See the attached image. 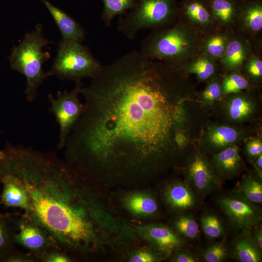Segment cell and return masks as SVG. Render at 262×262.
Returning a JSON list of instances; mask_svg holds the SVG:
<instances>
[{"instance_id": "1", "label": "cell", "mask_w": 262, "mask_h": 262, "mask_svg": "<svg viewBox=\"0 0 262 262\" xmlns=\"http://www.w3.org/2000/svg\"><path fill=\"white\" fill-rule=\"evenodd\" d=\"M180 69L132 50L101 65L81 87L83 110L66 161L88 175L144 173L176 148Z\"/></svg>"}, {"instance_id": "2", "label": "cell", "mask_w": 262, "mask_h": 262, "mask_svg": "<svg viewBox=\"0 0 262 262\" xmlns=\"http://www.w3.org/2000/svg\"><path fill=\"white\" fill-rule=\"evenodd\" d=\"M0 173L13 176L24 187L31 207L26 213L62 250H92L97 235L87 190L79 187L83 172L55 152L7 143L0 153Z\"/></svg>"}, {"instance_id": "3", "label": "cell", "mask_w": 262, "mask_h": 262, "mask_svg": "<svg viewBox=\"0 0 262 262\" xmlns=\"http://www.w3.org/2000/svg\"><path fill=\"white\" fill-rule=\"evenodd\" d=\"M201 44L195 29L178 22L153 30L141 41L139 51L148 59L180 69L199 54Z\"/></svg>"}, {"instance_id": "4", "label": "cell", "mask_w": 262, "mask_h": 262, "mask_svg": "<svg viewBox=\"0 0 262 262\" xmlns=\"http://www.w3.org/2000/svg\"><path fill=\"white\" fill-rule=\"evenodd\" d=\"M53 42L46 38L43 33V25L37 24L30 33H26L20 43L14 46L9 58L12 69L23 74L26 78L25 94L28 101L33 102L37 90L43 81L50 74L44 71L43 64L50 57L49 52L43 48Z\"/></svg>"}, {"instance_id": "5", "label": "cell", "mask_w": 262, "mask_h": 262, "mask_svg": "<svg viewBox=\"0 0 262 262\" xmlns=\"http://www.w3.org/2000/svg\"><path fill=\"white\" fill-rule=\"evenodd\" d=\"M178 0H136L131 9L119 16L117 30L131 40L142 30L170 25L178 17Z\"/></svg>"}, {"instance_id": "6", "label": "cell", "mask_w": 262, "mask_h": 262, "mask_svg": "<svg viewBox=\"0 0 262 262\" xmlns=\"http://www.w3.org/2000/svg\"><path fill=\"white\" fill-rule=\"evenodd\" d=\"M102 64L82 43L62 39L58 45L57 54L49 72L61 80L76 83L91 78Z\"/></svg>"}, {"instance_id": "7", "label": "cell", "mask_w": 262, "mask_h": 262, "mask_svg": "<svg viewBox=\"0 0 262 262\" xmlns=\"http://www.w3.org/2000/svg\"><path fill=\"white\" fill-rule=\"evenodd\" d=\"M82 87L81 82L76 83L75 87L69 91H59L56 98L51 94L48 96L50 110L59 125V149L64 147L67 138L83 112V103L79 98Z\"/></svg>"}, {"instance_id": "8", "label": "cell", "mask_w": 262, "mask_h": 262, "mask_svg": "<svg viewBox=\"0 0 262 262\" xmlns=\"http://www.w3.org/2000/svg\"><path fill=\"white\" fill-rule=\"evenodd\" d=\"M12 215L16 244L28 250L38 262L45 252L53 249H61L48 231L29 213L24 212Z\"/></svg>"}, {"instance_id": "9", "label": "cell", "mask_w": 262, "mask_h": 262, "mask_svg": "<svg viewBox=\"0 0 262 262\" xmlns=\"http://www.w3.org/2000/svg\"><path fill=\"white\" fill-rule=\"evenodd\" d=\"M218 202L231 223L237 229H250L261 221V212L256 204L238 195L222 197Z\"/></svg>"}, {"instance_id": "10", "label": "cell", "mask_w": 262, "mask_h": 262, "mask_svg": "<svg viewBox=\"0 0 262 262\" xmlns=\"http://www.w3.org/2000/svg\"><path fill=\"white\" fill-rule=\"evenodd\" d=\"M186 180L198 194L205 195L220 186V182L210 163L203 154H195L186 170Z\"/></svg>"}, {"instance_id": "11", "label": "cell", "mask_w": 262, "mask_h": 262, "mask_svg": "<svg viewBox=\"0 0 262 262\" xmlns=\"http://www.w3.org/2000/svg\"><path fill=\"white\" fill-rule=\"evenodd\" d=\"M0 183L2 190L0 196V204L7 208L23 210L25 213L30 211V202L24 187L13 176L0 173Z\"/></svg>"}, {"instance_id": "12", "label": "cell", "mask_w": 262, "mask_h": 262, "mask_svg": "<svg viewBox=\"0 0 262 262\" xmlns=\"http://www.w3.org/2000/svg\"><path fill=\"white\" fill-rule=\"evenodd\" d=\"M52 16L61 34L62 39L82 43L85 39L84 28L64 10L55 6L48 0H40Z\"/></svg>"}, {"instance_id": "13", "label": "cell", "mask_w": 262, "mask_h": 262, "mask_svg": "<svg viewBox=\"0 0 262 262\" xmlns=\"http://www.w3.org/2000/svg\"><path fill=\"white\" fill-rule=\"evenodd\" d=\"M178 14L181 19L202 28L213 21L207 0H181L178 3Z\"/></svg>"}, {"instance_id": "14", "label": "cell", "mask_w": 262, "mask_h": 262, "mask_svg": "<svg viewBox=\"0 0 262 262\" xmlns=\"http://www.w3.org/2000/svg\"><path fill=\"white\" fill-rule=\"evenodd\" d=\"M148 239L162 252L166 254L176 251L184 245L183 240L171 229L163 225H150L146 229Z\"/></svg>"}, {"instance_id": "15", "label": "cell", "mask_w": 262, "mask_h": 262, "mask_svg": "<svg viewBox=\"0 0 262 262\" xmlns=\"http://www.w3.org/2000/svg\"><path fill=\"white\" fill-rule=\"evenodd\" d=\"M167 202L173 208L180 211L193 208L196 203V198L188 185L180 182L170 184L165 193Z\"/></svg>"}, {"instance_id": "16", "label": "cell", "mask_w": 262, "mask_h": 262, "mask_svg": "<svg viewBox=\"0 0 262 262\" xmlns=\"http://www.w3.org/2000/svg\"><path fill=\"white\" fill-rule=\"evenodd\" d=\"M213 21L229 26L238 20L240 0H207Z\"/></svg>"}, {"instance_id": "17", "label": "cell", "mask_w": 262, "mask_h": 262, "mask_svg": "<svg viewBox=\"0 0 262 262\" xmlns=\"http://www.w3.org/2000/svg\"><path fill=\"white\" fill-rule=\"evenodd\" d=\"M238 20L249 32H259L262 28V0H240Z\"/></svg>"}, {"instance_id": "18", "label": "cell", "mask_w": 262, "mask_h": 262, "mask_svg": "<svg viewBox=\"0 0 262 262\" xmlns=\"http://www.w3.org/2000/svg\"><path fill=\"white\" fill-rule=\"evenodd\" d=\"M214 165L223 176L236 174L241 169L242 160L238 147L235 145L229 146L213 155Z\"/></svg>"}, {"instance_id": "19", "label": "cell", "mask_w": 262, "mask_h": 262, "mask_svg": "<svg viewBox=\"0 0 262 262\" xmlns=\"http://www.w3.org/2000/svg\"><path fill=\"white\" fill-rule=\"evenodd\" d=\"M261 250L254 241L250 229H243L234 243L235 257L241 262H261Z\"/></svg>"}, {"instance_id": "20", "label": "cell", "mask_w": 262, "mask_h": 262, "mask_svg": "<svg viewBox=\"0 0 262 262\" xmlns=\"http://www.w3.org/2000/svg\"><path fill=\"white\" fill-rule=\"evenodd\" d=\"M249 51L248 45L244 40L240 38L230 40L221 58V63L225 69H238L247 59Z\"/></svg>"}, {"instance_id": "21", "label": "cell", "mask_w": 262, "mask_h": 262, "mask_svg": "<svg viewBox=\"0 0 262 262\" xmlns=\"http://www.w3.org/2000/svg\"><path fill=\"white\" fill-rule=\"evenodd\" d=\"M206 138L212 147L222 150L234 145L240 139V133L233 127L215 125L208 129Z\"/></svg>"}, {"instance_id": "22", "label": "cell", "mask_w": 262, "mask_h": 262, "mask_svg": "<svg viewBox=\"0 0 262 262\" xmlns=\"http://www.w3.org/2000/svg\"><path fill=\"white\" fill-rule=\"evenodd\" d=\"M15 231L12 214H0V262H6L8 258L17 250Z\"/></svg>"}, {"instance_id": "23", "label": "cell", "mask_w": 262, "mask_h": 262, "mask_svg": "<svg viewBox=\"0 0 262 262\" xmlns=\"http://www.w3.org/2000/svg\"><path fill=\"white\" fill-rule=\"evenodd\" d=\"M255 105L248 97L237 94L231 97L227 110L229 118L235 121H242L248 118L253 113Z\"/></svg>"}, {"instance_id": "24", "label": "cell", "mask_w": 262, "mask_h": 262, "mask_svg": "<svg viewBox=\"0 0 262 262\" xmlns=\"http://www.w3.org/2000/svg\"><path fill=\"white\" fill-rule=\"evenodd\" d=\"M216 65L213 59L202 53L187 62L186 71L196 75L198 79L204 81L212 77L215 73Z\"/></svg>"}, {"instance_id": "25", "label": "cell", "mask_w": 262, "mask_h": 262, "mask_svg": "<svg viewBox=\"0 0 262 262\" xmlns=\"http://www.w3.org/2000/svg\"><path fill=\"white\" fill-rule=\"evenodd\" d=\"M103 4L101 18L104 25L110 27L113 19L131 9L136 0H101Z\"/></svg>"}, {"instance_id": "26", "label": "cell", "mask_w": 262, "mask_h": 262, "mask_svg": "<svg viewBox=\"0 0 262 262\" xmlns=\"http://www.w3.org/2000/svg\"><path fill=\"white\" fill-rule=\"evenodd\" d=\"M228 35L216 33L209 36L202 42L200 51L213 59L221 58L224 54L229 41Z\"/></svg>"}, {"instance_id": "27", "label": "cell", "mask_w": 262, "mask_h": 262, "mask_svg": "<svg viewBox=\"0 0 262 262\" xmlns=\"http://www.w3.org/2000/svg\"><path fill=\"white\" fill-rule=\"evenodd\" d=\"M128 208L133 213L144 215L155 213L158 209L155 200L152 197L142 195H134L127 201Z\"/></svg>"}, {"instance_id": "28", "label": "cell", "mask_w": 262, "mask_h": 262, "mask_svg": "<svg viewBox=\"0 0 262 262\" xmlns=\"http://www.w3.org/2000/svg\"><path fill=\"white\" fill-rule=\"evenodd\" d=\"M237 195L254 204H262V184L247 175L241 183Z\"/></svg>"}, {"instance_id": "29", "label": "cell", "mask_w": 262, "mask_h": 262, "mask_svg": "<svg viewBox=\"0 0 262 262\" xmlns=\"http://www.w3.org/2000/svg\"><path fill=\"white\" fill-rule=\"evenodd\" d=\"M174 227L178 233L185 238L195 239L199 233L198 225L190 215L178 216L174 222Z\"/></svg>"}, {"instance_id": "30", "label": "cell", "mask_w": 262, "mask_h": 262, "mask_svg": "<svg viewBox=\"0 0 262 262\" xmlns=\"http://www.w3.org/2000/svg\"><path fill=\"white\" fill-rule=\"evenodd\" d=\"M248 86L247 80L241 75L232 73L226 76L221 85L222 94L224 95L238 93Z\"/></svg>"}, {"instance_id": "31", "label": "cell", "mask_w": 262, "mask_h": 262, "mask_svg": "<svg viewBox=\"0 0 262 262\" xmlns=\"http://www.w3.org/2000/svg\"><path fill=\"white\" fill-rule=\"evenodd\" d=\"M203 230L205 235L210 238H217L224 233L223 226L215 215L208 214L200 220Z\"/></svg>"}, {"instance_id": "32", "label": "cell", "mask_w": 262, "mask_h": 262, "mask_svg": "<svg viewBox=\"0 0 262 262\" xmlns=\"http://www.w3.org/2000/svg\"><path fill=\"white\" fill-rule=\"evenodd\" d=\"M227 256V251L224 243H213L207 247L203 252V257L206 262H221Z\"/></svg>"}, {"instance_id": "33", "label": "cell", "mask_w": 262, "mask_h": 262, "mask_svg": "<svg viewBox=\"0 0 262 262\" xmlns=\"http://www.w3.org/2000/svg\"><path fill=\"white\" fill-rule=\"evenodd\" d=\"M222 95L221 85L216 81L210 82L202 92L201 97L205 103L211 104L217 100Z\"/></svg>"}, {"instance_id": "34", "label": "cell", "mask_w": 262, "mask_h": 262, "mask_svg": "<svg viewBox=\"0 0 262 262\" xmlns=\"http://www.w3.org/2000/svg\"><path fill=\"white\" fill-rule=\"evenodd\" d=\"M43 262H69L71 259L68 254L59 249L50 250L43 254L39 258Z\"/></svg>"}, {"instance_id": "35", "label": "cell", "mask_w": 262, "mask_h": 262, "mask_svg": "<svg viewBox=\"0 0 262 262\" xmlns=\"http://www.w3.org/2000/svg\"><path fill=\"white\" fill-rule=\"evenodd\" d=\"M245 68L248 75L253 78L262 77V61L256 56H252L247 60Z\"/></svg>"}, {"instance_id": "36", "label": "cell", "mask_w": 262, "mask_h": 262, "mask_svg": "<svg viewBox=\"0 0 262 262\" xmlns=\"http://www.w3.org/2000/svg\"><path fill=\"white\" fill-rule=\"evenodd\" d=\"M246 152L251 157H258L262 153V143L259 139H254L248 142L246 145Z\"/></svg>"}, {"instance_id": "37", "label": "cell", "mask_w": 262, "mask_h": 262, "mask_svg": "<svg viewBox=\"0 0 262 262\" xmlns=\"http://www.w3.org/2000/svg\"><path fill=\"white\" fill-rule=\"evenodd\" d=\"M157 260L156 256L151 252H140L133 256L130 261L131 262H153Z\"/></svg>"}, {"instance_id": "38", "label": "cell", "mask_w": 262, "mask_h": 262, "mask_svg": "<svg viewBox=\"0 0 262 262\" xmlns=\"http://www.w3.org/2000/svg\"><path fill=\"white\" fill-rule=\"evenodd\" d=\"M174 261L176 262H196L198 261L196 257L186 250H177Z\"/></svg>"}, {"instance_id": "39", "label": "cell", "mask_w": 262, "mask_h": 262, "mask_svg": "<svg viewBox=\"0 0 262 262\" xmlns=\"http://www.w3.org/2000/svg\"><path fill=\"white\" fill-rule=\"evenodd\" d=\"M255 226V228L253 229V232L251 233L253 238L255 241L256 244L262 250V230L261 227L259 226L256 227Z\"/></svg>"}, {"instance_id": "40", "label": "cell", "mask_w": 262, "mask_h": 262, "mask_svg": "<svg viewBox=\"0 0 262 262\" xmlns=\"http://www.w3.org/2000/svg\"><path fill=\"white\" fill-rule=\"evenodd\" d=\"M256 161V167L259 169H262V154L260 155L258 157Z\"/></svg>"}, {"instance_id": "41", "label": "cell", "mask_w": 262, "mask_h": 262, "mask_svg": "<svg viewBox=\"0 0 262 262\" xmlns=\"http://www.w3.org/2000/svg\"></svg>"}]
</instances>
